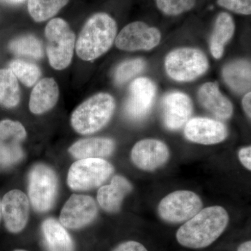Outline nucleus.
<instances>
[{
	"mask_svg": "<svg viewBox=\"0 0 251 251\" xmlns=\"http://www.w3.org/2000/svg\"><path fill=\"white\" fill-rule=\"evenodd\" d=\"M242 105L244 111L249 119L251 117V92H248L244 95L242 99Z\"/></svg>",
	"mask_w": 251,
	"mask_h": 251,
	"instance_id": "473e14b6",
	"label": "nucleus"
},
{
	"mask_svg": "<svg viewBox=\"0 0 251 251\" xmlns=\"http://www.w3.org/2000/svg\"><path fill=\"white\" fill-rule=\"evenodd\" d=\"M146 63L141 58L128 59L120 63L114 74L115 83L119 85H123L143 72Z\"/></svg>",
	"mask_w": 251,
	"mask_h": 251,
	"instance_id": "cd10ccee",
	"label": "nucleus"
},
{
	"mask_svg": "<svg viewBox=\"0 0 251 251\" xmlns=\"http://www.w3.org/2000/svg\"><path fill=\"white\" fill-rule=\"evenodd\" d=\"M21 91L17 77L9 69H0V105L6 108L17 106Z\"/></svg>",
	"mask_w": 251,
	"mask_h": 251,
	"instance_id": "b1692460",
	"label": "nucleus"
},
{
	"mask_svg": "<svg viewBox=\"0 0 251 251\" xmlns=\"http://www.w3.org/2000/svg\"><path fill=\"white\" fill-rule=\"evenodd\" d=\"M1 217L5 227L11 233L21 232L27 226L29 204L27 196L20 190L6 193L1 201Z\"/></svg>",
	"mask_w": 251,
	"mask_h": 251,
	"instance_id": "ddd939ff",
	"label": "nucleus"
},
{
	"mask_svg": "<svg viewBox=\"0 0 251 251\" xmlns=\"http://www.w3.org/2000/svg\"><path fill=\"white\" fill-rule=\"evenodd\" d=\"M158 9L168 16H178L191 11L196 0H154Z\"/></svg>",
	"mask_w": 251,
	"mask_h": 251,
	"instance_id": "c85d7f7f",
	"label": "nucleus"
},
{
	"mask_svg": "<svg viewBox=\"0 0 251 251\" xmlns=\"http://www.w3.org/2000/svg\"><path fill=\"white\" fill-rule=\"evenodd\" d=\"M14 251H27L22 250V249H18V250H15Z\"/></svg>",
	"mask_w": 251,
	"mask_h": 251,
	"instance_id": "e433bc0d",
	"label": "nucleus"
},
{
	"mask_svg": "<svg viewBox=\"0 0 251 251\" xmlns=\"http://www.w3.org/2000/svg\"><path fill=\"white\" fill-rule=\"evenodd\" d=\"M132 189L133 186L126 178L116 175L110 184L99 188L97 193L99 205L108 212L116 213L120 211L124 199Z\"/></svg>",
	"mask_w": 251,
	"mask_h": 251,
	"instance_id": "a211bd4d",
	"label": "nucleus"
},
{
	"mask_svg": "<svg viewBox=\"0 0 251 251\" xmlns=\"http://www.w3.org/2000/svg\"><path fill=\"white\" fill-rule=\"evenodd\" d=\"M156 95V87L152 80L147 77L135 79L129 87V95L125 103V113L135 121L143 120L153 106Z\"/></svg>",
	"mask_w": 251,
	"mask_h": 251,
	"instance_id": "f8f14e48",
	"label": "nucleus"
},
{
	"mask_svg": "<svg viewBox=\"0 0 251 251\" xmlns=\"http://www.w3.org/2000/svg\"><path fill=\"white\" fill-rule=\"evenodd\" d=\"M41 231L49 251H74V241L65 227L50 218L41 225Z\"/></svg>",
	"mask_w": 251,
	"mask_h": 251,
	"instance_id": "412c9836",
	"label": "nucleus"
},
{
	"mask_svg": "<svg viewBox=\"0 0 251 251\" xmlns=\"http://www.w3.org/2000/svg\"><path fill=\"white\" fill-rule=\"evenodd\" d=\"M115 143L108 138H91L75 142L69 152L77 159L103 158L113 153Z\"/></svg>",
	"mask_w": 251,
	"mask_h": 251,
	"instance_id": "aec40b11",
	"label": "nucleus"
},
{
	"mask_svg": "<svg viewBox=\"0 0 251 251\" xmlns=\"http://www.w3.org/2000/svg\"><path fill=\"white\" fill-rule=\"evenodd\" d=\"M58 98L59 87L55 80L50 77L42 79L31 92L29 110L36 115L45 113L53 108Z\"/></svg>",
	"mask_w": 251,
	"mask_h": 251,
	"instance_id": "6ab92c4d",
	"label": "nucleus"
},
{
	"mask_svg": "<svg viewBox=\"0 0 251 251\" xmlns=\"http://www.w3.org/2000/svg\"><path fill=\"white\" fill-rule=\"evenodd\" d=\"M209 64L202 51L193 48H181L171 51L165 60L167 74L178 82H190L201 76Z\"/></svg>",
	"mask_w": 251,
	"mask_h": 251,
	"instance_id": "39448f33",
	"label": "nucleus"
},
{
	"mask_svg": "<svg viewBox=\"0 0 251 251\" xmlns=\"http://www.w3.org/2000/svg\"><path fill=\"white\" fill-rule=\"evenodd\" d=\"M229 223L227 211L221 206L201 209L178 229L176 240L182 247L204 249L216 242L224 233Z\"/></svg>",
	"mask_w": 251,
	"mask_h": 251,
	"instance_id": "f257e3e1",
	"label": "nucleus"
},
{
	"mask_svg": "<svg viewBox=\"0 0 251 251\" xmlns=\"http://www.w3.org/2000/svg\"><path fill=\"white\" fill-rule=\"evenodd\" d=\"M237 251H251V241H247V242L241 244L239 248H238Z\"/></svg>",
	"mask_w": 251,
	"mask_h": 251,
	"instance_id": "72a5a7b5",
	"label": "nucleus"
},
{
	"mask_svg": "<svg viewBox=\"0 0 251 251\" xmlns=\"http://www.w3.org/2000/svg\"><path fill=\"white\" fill-rule=\"evenodd\" d=\"M9 69L15 76L27 87H31L37 82L41 75L40 69L33 63L17 59L9 64Z\"/></svg>",
	"mask_w": 251,
	"mask_h": 251,
	"instance_id": "bb28decb",
	"label": "nucleus"
},
{
	"mask_svg": "<svg viewBox=\"0 0 251 251\" xmlns=\"http://www.w3.org/2000/svg\"><path fill=\"white\" fill-rule=\"evenodd\" d=\"M113 172V166L103 158L78 160L69 169L67 184L74 191H88L101 186Z\"/></svg>",
	"mask_w": 251,
	"mask_h": 251,
	"instance_id": "423d86ee",
	"label": "nucleus"
},
{
	"mask_svg": "<svg viewBox=\"0 0 251 251\" xmlns=\"http://www.w3.org/2000/svg\"><path fill=\"white\" fill-rule=\"evenodd\" d=\"M57 187V175L52 168L41 163L31 168L28 176V194L36 211L46 212L52 208Z\"/></svg>",
	"mask_w": 251,
	"mask_h": 251,
	"instance_id": "0eeeda50",
	"label": "nucleus"
},
{
	"mask_svg": "<svg viewBox=\"0 0 251 251\" xmlns=\"http://www.w3.org/2000/svg\"><path fill=\"white\" fill-rule=\"evenodd\" d=\"M112 251H148L143 244L135 241H127V242L119 244Z\"/></svg>",
	"mask_w": 251,
	"mask_h": 251,
	"instance_id": "7c9ffc66",
	"label": "nucleus"
},
{
	"mask_svg": "<svg viewBox=\"0 0 251 251\" xmlns=\"http://www.w3.org/2000/svg\"><path fill=\"white\" fill-rule=\"evenodd\" d=\"M164 125L171 130L186 125L193 112V103L187 94L180 92L167 94L162 100Z\"/></svg>",
	"mask_w": 251,
	"mask_h": 251,
	"instance_id": "dca6fc26",
	"label": "nucleus"
},
{
	"mask_svg": "<svg viewBox=\"0 0 251 251\" xmlns=\"http://www.w3.org/2000/svg\"><path fill=\"white\" fill-rule=\"evenodd\" d=\"M117 31V23L111 16L105 13L93 15L79 34L77 55L85 61H92L103 55L113 44Z\"/></svg>",
	"mask_w": 251,
	"mask_h": 251,
	"instance_id": "f03ea898",
	"label": "nucleus"
},
{
	"mask_svg": "<svg viewBox=\"0 0 251 251\" xmlns=\"http://www.w3.org/2000/svg\"><path fill=\"white\" fill-rule=\"evenodd\" d=\"M10 1H13V2H21V1H24V0H10Z\"/></svg>",
	"mask_w": 251,
	"mask_h": 251,
	"instance_id": "f704fd0d",
	"label": "nucleus"
},
{
	"mask_svg": "<svg viewBox=\"0 0 251 251\" xmlns=\"http://www.w3.org/2000/svg\"><path fill=\"white\" fill-rule=\"evenodd\" d=\"M47 54L50 64L56 70H63L72 62L75 35L62 18L51 20L45 29Z\"/></svg>",
	"mask_w": 251,
	"mask_h": 251,
	"instance_id": "20e7f679",
	"label": "nucleus"
},
{
	"mask_svg": "<svg viewBox=\"0 0 251 251\" xmlns=\"http://www.w3.org/2000/svg\"><path fill=\"white\" fill-rule=\"evenodd\" d=\"M186 139L201 145H215L224 141L228 135L222 122L209 118L196 117L188 120L185 126Z\"/></svg>",
	"mask_w": 251,
	"mask_h": 251,
	"instance_id": "2eb2a0df",
	"label": "nucleus"
},
{
	"mask_svg": "<svg viewBox=\"0 0 251 251\" xmlns=\"http://www.w3.org/2000/svg\"><path fill=\"white\" fill-rule=\"evenodd\" d=\"M97 214L98 208L93 198L74 194L63 206L59 223L65 228L80 229L93 222Z\"/></svg>",
	"mask_w": 251,
	"mask_h": 251,
	"instance_id": "9b49d317",
	"label": "nucleus"
},
{
	"mask_svg": "<svg viewBox=\"0 0 251 251\" xmlns=\"http://www.w3.org/2000/svg\"><path fill=\"white\" fill-rule=\"evenodd\" d=\"M234 30L235 24L232 16L227 13H221L216 18L210 40V50L214 58L222 57L225 46L232 39Z\"/></svg>",
	"mask_w": 251,
	"mask_h": 251,
	"instance_id": "5701e85b",
	"label": "nucleus"
},
{
	"mask_svg": "<svg viewBox=\"0 0 251 251\" xmlns=\"http://www.w3.org/2000/svg\"><path fill=\"white\" fill-rule=\"evenodd\" d=\"M130 158L139 169L153 171L166 164L169 160V149L161 140H142L132 149Z\"/></svg>",
	"mask_w": 251,
	"mask_h": 251,
	"instance_id": "4468645a",
	"label": "nucleus"
},
{
	"mask_svg": "<svg viewBox=\"0 0 251 251\" xmlns=\"http://www.w3.org/2000/svg\"><path fill=\"white\" fill-rule=\"evenodd\" d=\"M202 200L193 191H176L162 199L158 206L161 219L171 224L187 221L202 209Z\"/></svg>",
	"mask_w": 251,
	"mask_h": 251,
	"instance_id": "6e6552de",
	"label": "nucleus"
},
{
	"mask_svg": "<svg viewBox=\"0 0 251 251\" xmlns=\"http://www.w3.org/2000/svg\"><path fill=\"white\" fill-rule=\"evenodd\" d=\"M26 136L25 128L19 122H0V166L9 168L22 161L24 152L21 143Z\"/></svg>",
	"mask_w": 251,
	"mask_h": 251,
	"instance_id": "9d476101",
	"label": "nucleus"
},
{
	"mask_svg": "<svg viewBox=\"0 0 251 251\" xmlns=\"http://www.w3.org/2000/svg\"><path fill=\"white\" fill-rule=\"evenodd\" d=\"M241 163L249 171L251 170V147L241 149L238 153Z\"/></svg>",
	"mask_w": 251,
	"mask_h": 251,
	"instance_id": "2f4dec72",
	"label": "nucleus"
},
{
	"mask_svg": "<svg viewBox=\"0 0 251 251\" xmlns=\"http://www.w3.org/2000/svg\"><path fill=\"white\" fill-rule=\"evenodd\" d=\"M161 39V32L157 28L136 21L122 29L115 38V45L122 50H150L159 44Z\"/></svg>",
	"mask_w": 251,
	"mask_h": 251,
	"instance_id": "1a4fd4ad",
	"label": "nucleus"
},
{
	"mask_svg": "<svg viewBox=\"0 0 251 251\" xmlns=\"http://www.w3.org/2000/svg\"><path fill=\"white\" fill-rule=\"evenodd\" d=\"M198 100L201 105L214 116L228 120L233 113V106L227 97L219 90L217 82H206L200 88Z\"/></svg>",
	"mask_w": 251,
	"mask_h": 251,
	"instance_id": "f3484780",
	"label": "nucleus"
},
{
	"mask_svg": "<svg viewBox=\"0 0 251 251\" xmlns=\"http://www.w3.org/2000/svg\"><path fill=\"white\" fill-rule=\"evenodd\" d=\"M9 48L11 52L18 55L35 59L42 58L44 56L41 41L31 34L19 36L14 39L10 42Z\"/></svg>",
	"mask_w": 251,
	"mask_h": 251,
	"instance_id": "a878e982",
	"label": "nucleus"
},
{
	"mask_svg": "<svg viewBox=\"0 0 251 251\" xmlns=\"http://www.w3.org/2000/svg\"><path fill=\"white\" fill-rule=\"evenodd\" d=\"M223 77L231 90L239 94L245 93L251 89V62L239 59L228 63L223 69Z\"/></svg>",
	"mask_w": 251,
	"mask_h": 251,
	"instance_id": "4be33fe9",
	"label": "nucleus"
},
{
	"mask_svg": "<svg viewBox=\"0 0 251 251\" xmlns=\"http://www.w3.org/2000/svg\"><path fill=\"white\" fill-rule=\"evenodd\" d=\"M115 109V100L110 94H95L73 112L71 118L73 128L82 135L96 133L108 123Z\"/></svg>",
	"mask_w": 251,
	"mask_h": 251,
	"instance_id": "7ed1b4c3",
	"label": "nucleus"
},
{
	"mask_svg": "<svg viewBox=\"0 0 251 251\" xmlns=\"http://www.w3.org/2000/svg\"><path fill=\"white\" fill-rule=\"evenodd\" d=\"M1 201H0V222H1Z\"/></svg>",
	"mask_w": 251,
	"mask_h": 251,
	"instance_id": "c9c22d12",
	"label": "nucleus"
},
{
	"mask_svg": "<svg viewBox=\"0 0 251 251\" xmlns=\"http://www.w3.org/2000/svg\"><path fill=\"white\" fill-rule=\"evenodd\" d=\"M217 3L219 6L236 14H251V0H217Z\"/></svg>",
	"mask_w": 251,
	"mask_h": 251,
	"instance_id": "c756f323",
	"label": "nucleus"
},
{
	"mask_svg": "<svg viewBox=\"0 0 251 251\" xmlns=\"http://www.w3.org/2000/svg\"><path fill=\"white\" fill-rule=\"evenodd\" d=\"M69 0H29L28 11L36 22H44L66 6Z\"/></svg>",
	"mask_w": 251,
	"mask_h": 251,
	"instance_id": "393cba45",
	"label": "nucleus"
}]
</instances>
